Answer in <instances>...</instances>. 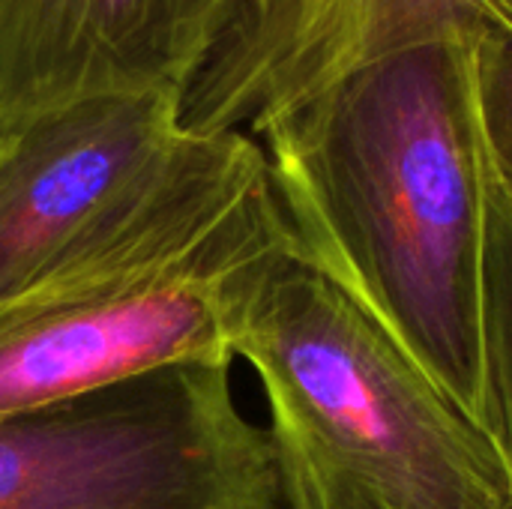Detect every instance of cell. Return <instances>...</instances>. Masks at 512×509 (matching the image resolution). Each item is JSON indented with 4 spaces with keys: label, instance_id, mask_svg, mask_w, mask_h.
Wrapping results in <instances>:
<instances>
[{
    "label": "cell",
    "instance_id": "obj_1",
    "mask_svg": "<svg viewBox=\"0 0 512 509\" xmlns=\"http://www.w3.org/2000/svg\"><path fill=\"white\" fill-rule=\"evenodd\" d=\"M480 36L381 54L252 132L297 249L489 435L486 243L501 174Z\"/></svg>",
    "mask_w": 512,
    "mask_h": 509
},
{
    "label": "cell",
    "instance_id": "obj_2",
    "mask_svg": "<svg viewBox=\"0 0 512 509\" xmlns=\"http://www.w3.org/2000/svg\"><path fill=\"white\" fill-rule=\"evenodd\" d=\"M228 342L261 378L285 509H512L495 441L294 240L243 273Z\"/></svg>",
    "mask_w": 512,
    "mask_h": 509
},
{
    "label": "cell",
    "instance_id": "obj_3",
    "mask_svg": "<svg viewBox=\"0 0 512 509\" xmlns=\"http://www.w3.org/2000/svg\"><path fill=\"white\" fill-rule=\"evenodd\" d=\"M180 102L87 96L0 138V306L63 276L180 261L267 186L255 138L183 132Z\"/></svg>",
    "mask_w": 512,
    "mask_h": 509
},
{
    "label": "cell",
    "instance_id": "obj_4",
    "mask_svg": "<svg viewBox=\"0 0 512 509\" xmlns=\"http://www.w3.org/2000/svg\"><path fill=\"white\" fill-rule=\"evenodd\" d=\"M0 509H285L231 363H177L0 417Z\"/></svg>",
    "mask_w": 512,
    "mask_h": 509
},
{
    "label": "cell",
    "instance_id": "obj_5",
    "mask_svg": "<svg viewBox=\"0 0 512 509\" xmlns=\"http://www.w3.org/2000/svg\"><path fill=\"white\" fill-rule=\"evenodd\" d=\"M291 240L267 183L207 246L168 267L66 276L0 306V417L177 363H231L234 291Z\"/></svg>",
    "mask_w": 512,
    "mask_h": 509
},
{
    "label": "cell",
    "instance_id": "obj_6",
    "mask_svg": "<svg viewBox=\"0 0 512 509\" xmlns=\"http://www.w3.org/2000/svg\"><path fill=\"white\" fill-rule=\"evenodd\" d=\"M447 33L512 39V0H267L192 78L180 126L252 129L354 66Z\"/></svg>",
    "mask_w": 512,
    "mask_h": 509
},
{
    "label": "cell",
    "instance_id": "obj_7",
    "mask_svg": "<svg viewBox=\"0 0 512 509\" xmlns=\"http://www.w3.org/2000/svg\"><path fill=\"white\" fill-rule=\"evenodd\" d=\"M267 0H0V138L105 93H186Z\"/></svg>",
    "mask_w": 512,
    "mask_h": 509
},
{
    "label": "cell",
    "instance_id": "obj_8",
    "mask_svg": "<svg viewBox=\"0 0 512 509\" xmlns=\"http://www.w3.org/2000/svg\"><path fill=\"white\" fill-rule=\"evenodd\" d=\"M486 396L489 438L512 480V180L498 174L486 243Z\"/></svg>",
    "mask_w": 512,
    "mask_h": 509
},
{
    "label": "cell",
    "instance_id": "obj_9",
    "mask_svg": "<svg viewBox=\"0 0 512 509\" xmlns=\"http://www.w3.org/2000/svg\"><path fill=\"white\" fill-rule=\"evenodd\" d=\"M480 96L492 150L512 180V39L483 42Z\"/></svg>",
    "mask_w": 512,
    "mask_h": 509
}]
</instances>
